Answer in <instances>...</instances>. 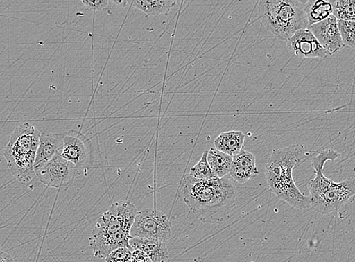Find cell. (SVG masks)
Segmentation results:
<instances>
[{
	"instance_id": "cell-21",
	"label": "cell",
	"mask_w": 355,
	"mask_h": 262,
	"mask_svg": "<svg viewBox=\"0 0 355 262\" xmlns=\"http://www.w3.org/2000/svg\"><path fill=\"white\" fill-rule=\"evenodd\" d=\"M343 44L355 49V22L338 20Z\"/></svg>"
},
{
	"instance_id": "cell-24",
	"label": "cell",
	"mask_w": 355,
	"mask_h": 262,
	"mask_svg": "<svg viewBox=\"0 0 355 262\" xmlns=\"http://www.w3.org/2000/svg\"><path fill=\"white\" fill-rule=\"evenodd\" d=\"M131 262H152L150 258L140 250H134Z\"/></svg>"
},
{
	"instance_id": "cell-19",
	"label": "cell",
	"mask_w": 355,
	"mask_h": 262,
	"mask_svg": "<svg viewBox=\"0 0 355 262\" xmlns=\"http://www.w3.org/2000/svg\"><path fill=\"white\" fill-rule=\"evenodd\" d=\"M331 4L337 20L355 22V0H336Z\"/></svg>"
},
{
	"instance_id": "cell-10",
	"label": "cell",
	"mask_w": 355,
	"mask_h": 262,
	"mask_svg": "<svg viewBox=\"0 0 355 262\" xmlns=\"http://www.w3.org/2000/svg\"><path fill=\"white\" fill-rule=\"evenodd\" d=\"M309 29L329 56L339 52L345 47L338 26V20L334 15L323 21L312 25Z\"/></svg>"
},
{
	"instance_id": "cell-13",
	"label": "cell",
	"mask_w": 355,
	"mask_h": 262,
	"mask_svg": "<svg viewBox=\"0 0 355 262\" xmlns=\"http://www.w3.org/2000/svg\"><path fill=\"white\" fill-rule=\"evenodd\" d=\"M259 173L257 158L250 152L242 150L239 155L233 157L230 175L236 182L247 183L252 177Z\"/></svg>"
},
{
	"instance_id": "cell-14",
	"label": "cell",
	"mask_w": 355,
	"mask_h": 262,
	"mask_svg": "<svg viewBox=\"0 0 355 262\" xmlns=\"http://www.w3.org/2000/svg\"><path fill=\"white\" fill-rule=\"evenodd\" d=\"M131 248L140 250L150 258L152 262H167L170 252L165 243L147 238H132Z\"/></svg>"
},
{
	"instance_id": "cell-11",
	"label": "cell",
	"mask_w": 355,
	"mask_h": 262,
	"mask_svg": "<svg viewBox=\"0 0 355 262\" xmlns=\"http://www.w3.org/2000/svg\"><path fill=\"white\" fill-rule=\"evenodd\" d=\"M286 45L287 49L299 58H326L329 56L309 29H304L295 33L286 41Z\"/></svg>"
},
{
	"instance_id": "cell-25",
	"label": "cell",
	"mask_w": 355,
	"mask_h": 262,
	"mask_svg": "<svg viewBox=\"0 0 355 262\" xmlns=\"http://www.w3.org/2000/svg\"><path fill=\"white\" fill-rule=\"evenodd\" d=\"M0 262H15V260L8 253L0 252Z\"/></svg>"
},
{
	"instance_id": "cell-20",
	"label": "cell",
	"mask_w": 355,
	"mask_h": 262,
	"mask_svg": "<svg viewBox=\"0 0 355 262\" xmlns=\"http://www.w3.org/2000/svg\"><path fill=\"white\" fill-rule=\"evenodd\" d=\"M207 155L208 150L205 151L200 161L191 168L189 175L194 179L207 181L217 177L208 164Z\"/></svg>"
},
{
	"instance_id": "cell-2",
	"label": "cell",
	"mask_w": 355,
	"mask_h": 262,
	"mask_svg": "<svg viewBox=\"0 0 355 262\" xmlns=\"http://www.w3.org/2000/svg\"><path fill=\"white\" fill-rule=\"evenodd\" d=\"M309 155L302 145H292L274 150L266 166V177L269 191L291 207L300 209L311 207L309 197L304 195L295 184L293 171L306 162Z\"/></svg>"
},
{
	"instance_id": "cell-5",
	"label": "cell",
	"mask_w": 355,
	"mask_h": 262,
	"mask_svg": "<svg viewBox=\"0 0 355 262\" xmlns=\"http://www.w3.org/2000/svg\"><path fill=\"white\" fill-rule=\"evenodd\" d=\"M41 132L29 123L12 133L4 151L8 168L17 180L28 183L36 176L35 163Z\"/></svg>"
},
{
	"instance_id": "cell-1",
	"label": "cell",
	"mask_w": 355,
	"mask_h": 262,
	"mask_svg": "<svg viewBox=\"0 0 355 262\" xmlns=\"http://www.w3.org/2000/svg\"><path fill=\"white\" fill-rule=\"evenodd\" d=\"M180 194L200 222L221 224L227 219L234 205L236 189L227 177L202 181L187 174L181 182Z\"/></svg>"
},
{
	"instance_id": "cell-4",
	"label": "cell",
	"mask_w": 355,
	"mask_h": 262,
	"mask_svg": "<svg viewBox=\"0 0 355 262\" xmlns=\"http://www.w3.org/2000/svg\"><path fill=\"white\" fill-rule=\"evenodd\" d=\"M259 19L278 40L286 42L295 33L309 29L304 3L294 0H264L258 6Z\"/></svg>"
},
{
	"instance_id": "cell-3",
	"label": "cell",
	"mask_w": 355,
	"mask_h": 262,
	"mask_svg": "<svg viewBox=\"0 0 355 262\" xmlns=\"http://www.w3.org/2000/svg\"><path fill=\"white\" fill-rule=\"evenodd\" d=\"M340 157L339 152L326 149L312 159L311 166L314 168L315 177L309 184L310 204L311 207L321 215L336 212L355 196V177L335 182L324 175L325 164L334 162Z\"/></svg>"
},
{
	"instance_id": "cell-18",
	"label": "cell",
	"mask_w": 355,
	"mask_h": 262,
	"mask_svg": "<svg viewBox=\"0 0 355 262\" xmlns=\"http://www.w3.org/2000/svg\"><path fill=\"white\" fill-rule=\"evenodd\" d=\"M130 3L147 16H152L168 13L176 2L173 0H141Z\"/></svg>"
},
{
	"instance_id": "cell-8",
	"label": "cell",
	"mask_w": 355,
	"mask_h": 262,
	"mask_svg": "<svg viewBox=\"0 0 355 262\" xmlns=\"http://www.w3.org/2000/svg\"><path fill=\"white\" fill-rule=\"evenodd\" d=\"M62 157L78 168L80 174L86 173L95 162V150L89 138L77 130L63 133Z\"/></svg>"
},
{
	"instance_id": "cell-6",
	"label": "cell",
	"mask_w": 355,
	"mask_h": 262,
	"mask_svg": "<svg viewBox=\"0 0 355 262\" xmlns=\"http://www.w3.org/2000/svg\"><path fill=\"white\" fill-rule=\"evenodd\" d=\"M170 219L162 211L146 209L138 211L131 228L132 238H147L166 243L173 231Z\"/></svg>"
},
{
	"instance_id": "cell-12",
	"label": "cell",
	"mask_w": 355,
	"mask_h": 262,
	"mask_svg": "<svg viewBox=\"0 0 355 262\" xmlns=\"http://www.w3.org/2000/svg\"><path fill=\"white\" fill-rule=\"evenodd\" d=\"M63 146V134L41 133L35 163V172L47 164L56 155L61 153Z\"/></svg>"
},
{
	"instance_id": "cell-23",
	"label": "cell",
	"mask_w": 355,
	"mask_h": 262,
	"mask_svg": "<svg viewBox=\"0 0 355 262\" xmlns=\"http://www.w3.org/2000/svg\"><path fill=\"white\" fill-rule=\"evenodd\" d=\"M82 3L89 10L93 11L103 10L108 6L109 1L107 0H94V1H87L83 0Z\"/></svg>"
},
{
	"instance_id": "cell-9",
	"label": "cell",
	"mask_w": 355,
	"mask_h": 262,
	"mask_svg": "<svg viewBox=\"0 0 355 262\" xmlns=\"http://www.w3.org/2000/svg\"><path fill=\"white\" fill-rule=\"evenodd\" d=\"M61 153L56 155L36 173L39 181L47 187L58 189H69L76 177L80 175L78 168L64 159Z\"/></svg>"
},
{
	"instance_id": "cell-16",
	"label": "cell",
	"mask_w": 355,
	"mask_h": 262,
	"mask_svg": "<svg viewBox=\"0 0 355 262\" xmlns=\"http://www.w3.org/2000/svg\"><path fill=\"white\" fill-rule=\"evenodd\" d=\"M304 7L309 27L326 20L334 12L331 2L323 0H309Z\"/></svg>"
},
{
	"instance_id": "cell-7",
	"label": "cell",
	"mask_w": 355,
	"mask_h": 262,
	"mask_svg": "<svg viewBox=\"0 0 355 262\" xmlns=\"http://www.w3.org/2000/svg\"><path fill=\"white\" fill-rule=\"evenodd\" d=\"M138 213L137 207L128 201H118L101 216L90 236H106L122 230H130Z\"/></svg>"
},
{
	"instance_id": "cell-17",
	"label": "cell",
	"mask_w": 355,
	"mask_h": 262,
	"mask_svg": "<svg viewBox=\"0 0 355 262\" xmlns=\"http://www.w3.org/2000/svg\"><path fill=\"white\" fill-rule=\"evenodd\" d=\"M207 161L215 175L219 179H223L227 175H230L233 164V157L213 147L208 150Z\"/></svg>"
},
{
	"instance_id": "cell-15",
	"label": "cell",
	"mask_w": 355,
	"mask_h": 262,
	"mask_svg": "<svg viewBox=\"0 0 355 262\" xmlns=\"http://www.w3.org/2000/svg\"><path fill=\"white\" fill-rule=\"evenodd\" d=\"M245 135L240 131H230L218 135L214 141V148L231 157L239 155L243 150Z\"/></svg>"
},
{
	"instance_id": "cell-22",
	"label": "cell",
	"mask_w": 355,
	"mask_h": 262,
	"mask_svg": "<svg viewBox=\"0 0 355 262\" xmlns=\"http://www.w3.org/2000/svg\"><path fill=\"white\" fill-rule=\"evenodd\" d=\"M133 250L121 247L112 252L105 260L106 262H131Z\"/></svg>"
}]
</instances>
